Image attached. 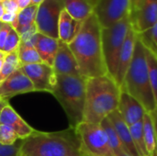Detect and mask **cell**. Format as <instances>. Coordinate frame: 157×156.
Wrapping results in <instances>:
<instances>
[{
	"label": "cell",
	"instance_id": "cell-42",
	"mask_svg": "<svg viewBox=\"0 0 157 156\" xmlns=\"http://www.w3.org/2000/svg\"><path fill=\"white\" fill-rule=\"evenodd\" d=\"M92 4H93V6H94V7H95V5H96V3H97V0H89Z\"/></svg>",
	"mask_w": 157,
	"mask_h": 156
},
{
	"label": "cell",
	"instance_id": "cell-2",
	"mask_svg": "<svg viewBox=\"0 0 157 156\" xmlns=\"http://www.w3.org/2000/svg\"><path fill=\"white\" fill-rule=\"evenodd\" d=\"M19 156H86L75 129L43 132L36 131L22 141Z\"/></svg>",
	"mask_w": 157,
	"mask_h": 156
},
{
	"label": "cell",
	"instance_id": "cell-10",
	"mask_svg": "<svg viewBox=\"0 0 157 156\" xmlns=\"http://www.w3.org/2000/svg\"><path fill=\"white\" fill-rule=\"evenodd\" d=\"M20 69L32 82L34 90L52 93L56 84V74L52 66L44 63L20 66Z\"/></svg>",
	"mask_w": 157,
	"mask_h": 156
},
{
	"label": "cell",
	"instance_id": "cell-25",
	"mask_svg": "<svg viewBox=\"0 0 157 156\" xmlns=\"http://www.w3.org/2000/svg\"><path fill=\"white\" fill-rule=\"evenodd\" d=\"M20 68V63L18 59L17 51L10 53H6L4 61V64L0 71V86L1 84L16 70Z\"/></svg>",
	"mask_w": 157,
	"mask_h": 156
},
{
	"label": "cell",
	"instance_id": "cell-3",
	"mask_svg": "<svg viewBox=\"0 0 157 156\" xmlns=\"http://www.w3.org/2000/svg\"><path fill=\"white\" fill-rule=\"evenodd\" d=\"M121 88L109 75L87 78L84 122L100 124L117 110Z\"/></svg>",
	"mask_w": 157,
	"mask_h": 156
},
{
	"label": "cell",
	"instance_id": "cell-30",
	"mask_svg": "<svg viewBox=\"0 0 157 156\" xmlns=\"http://www.w3.org/2000/svg\"><path fill=\"white\" fill-rule=\"evenodd\" d=\"M19 45H20V36L12 28L7 38H6V40L5 42L2 51H4L5 53H10L13 51H17L18 50Z\"/></svg>",
	"mask_w": 157,
	"mask_h": 156
},
{
	"label": "cell",
	"instance_id": "cell-16",
	"mask_svg": "<svg viewBox=\"0 0 157 156\" xmlns=\"http://www.w3.org/2000/svg\"><path fill=\"white\" fill-rule=\"evenodd\" d=\"M0 124L12 128L21 140H25L35 131V129L29 126L9 104L6 105L0 113Z\"/></svg>",
	"mask_w": 157,
	"mask_h": 156
},
{
	"label": "cell",
	"instance_id": "cell-31",
	"mask_svg": "<svg viewBox=\"0 0 157 156\" xmlns=\"http://www.w3.org/2000/svg\"><path fill=\"white\" fill-rule=\"evenodd\" d=\"M22 141L19 139L12 145H3L0 143V156H19Z\"/></svg>",
	"mask_w": 157,
	"mask_h": 156
},
{
	"label": "cell",
	"instance_id": "cell-36",
	"mask_svg": "<svg viewBox=\"0 0 157 156\" xmlns=\"http://www.w3.org/2000/svg\"><path fill=\"white\" fill-rule=\"evenodd\" d=\"M17 5L19 6V9H24L31 5V0H17Z\"/></svg>",
	"mask_w": 157,
	"mask_h": 156
},
{
	"label": "cell",
	"instance_id": "cell-39",
	"mask_svg": "<svg viewBox=\"0 0 157 156\" xmlns=\"http://www.w3.org/2000/svg\"><path fill=\"white\" fill-rule=\"evenodd\" d=\"M6 105H8V101L0 98V113H1V111H2V109H3Z\"/></svg>",
	"mask_w": 157,
	"mask_h": 156
},
{
	"label": "cell",
	"instance_id": "cell-43",
	"mask_svg": "<svg viewBox=\"0 0 157 156\" xmlns=\"http://www.w3.org/2000/svg\"><path fill=\"white\" fill-rule=\"evenodd\" d=\"M2 27H3V22H2V21H0V31H1Z\"/></svg>",
	"mask_w": 157,
	"mask_h": 156
},
{
	"label": "cell",
	"instance_id": "cell-34",
	"mask_svg": "<svg viewBox=\"0 0 157 156\" xmlns=\"http://www.w3.org/2000/svg\"><path fill=\"white\" fill-rule=\"evenodd\" d=\"M17 17V14L10 13V12H5L2 18H1V21L3 23H6V24H9L12 26L15 23Z\"/></svg>",
	"mask_w": 157,
	"mask_h": 156
},
{
	"label": "cell",
	"instance_id": "cell-28",
	"mask_svg": "<svg viewBox=\"0 0 157 156\" xmlns=\"http://www.w3.org/2000/svg\"><path fill=\"white\" fill-rule=\"evenodd\" d=\"M137 35L145 48L151 51L157 57V24L150 30Z\"/></svg>",
	"mask_w": 157,
	"mask_h": 156
},
{
	"label": "cell",
	"instance_id": "cell-11",
	"mask_svg": "<svg viewBox=\"0 0 157 156\" xmlns=\"http://www.w3.org/2000/svg\"><path fill=\"white\" fill-rule=\"evenodd\" d=\"M130 18L136 34L150 30L157 24V0H144L140 7L130 14Z\"/></svg>",
	"mask_w": 157,
	"mask_h": 156
},
{
	"label": "cell",
	"instance_id": "cell-13",
	"mask_svg": "<svg viewBox=\"0 0 157 156\" xmlns=\"http://www.w3.org/2000/svg\"><path fill=\"white\" fill-rule=\"evenodd\" d=\"M117 110L129 127L136 122L142 121L146 113V110L138 100L121 90Z\"/></svg>",
	"mask_w": 157,
	"mask_h": 156
},
{
	"label": "cell",
	"instance_id": "cell-17",
	"mask_svg": "<svg viewBox=\"0 0 157 156\" xmlns=\"http://www.w3.org/2000/svg\"><path fill=\"white\" fill-rule=\"evenodd\" d=\"M108 119L109 120L111 125L116 131L125 151L127 152L129 156H140L134 146L132 134L130 131V127L123 120V119L121 118L118 110H115L110 115H109Z\"/></svg>",
	"mask_w": 157,
	"mask_h": 156
},
{
	"label": "cell",
	"instance_id": "cell-14",
	"mask_svg": "<svg viewBox=\"0 0 157 156\" xmlns=\"http://www.w3.org/2000/svg\"><path fill=\"white\" fill-rule=\"evenodd\" d=\"M56 74H65L79 76L81 75L78 63L69 48V45L59 40V48L52 66Z\"/></svg>",
	"mask_w": 157,
	"mask_h": 156
},
{
	"label": "cell",
	"instance_id": "cell-40",
	"mask_svg": "<svg viewBox=\"0 0 157 156\" xmlns=\"http://www.w3.org/2000/svg\"><path fill=\"white\" fill-rule=\"evenodd\" d=\"M44 0H31V5H34V6H40Z\"/></svg>",
	"mask_w": 157,
	"mask_h": 156
},
{
	"label": "cell",
	"instance_id": "cell-23",
	"mask_svg": "<svg viewBox=\"0 0 157 156\" xmlns=\"http://www.w3.org/2000/svg\"><path fill=\"white\" fill-rule=\"evenodd\" d=\"M100 125L102 126V128L104 129V131L107 133L109 144V147H110L111 152L114 154V156H129L127 152L125 151L116 131L114 130L113 126L111 125L109 120L108 118H106L105 120H103L101 121Z\"/></svg>",
	"mask_w": 157,
	"mask_h": 156
},
{
	"label": "cell",
	"instance_id": "cell-18",
	"mask_svg": "<svg viewBox=\"0 0 157 156\" xmlns=\"http://www.w3.org/2000/svg\"><path fill=\"white\" fill-rule=\"evenodd\" d=\"M33 45L38 51L42 63L52 67L59 48V40L38 32L34 38Z\"/></svg>",
	"mask_w": 157,
	"mask_h": 156
},
{
	"label": "cell",
	"instance_id": "cell-33",
	"mask_svg": "<svg viewBox=\"0 0 157 156\" xmlns=\"http://www.w3.org/2000/svg\"><path fill=\"white\" fill-rule=\"evenodd\" d=\"M11 29H12L11 25L6 24V23H3V27H2L1 31H0V51L3 50V47L5 45V42L6 40V38H7Z\"/></svg>",
	"mask_w": 157,
	"mask_h": 156
},
{
	"label": "cell",
	"instance_id": "cell-4",
	"mask_svg": "<svg viewBox=\"0 0 157 156\" xmlns=\"http://www.w3.org/2000/svg\"><path fill=\"white\" fill-rule=\"evenodd\" d=\"M120 88L121 91L128 93L138 100L146 112L150 113L156 109V104L149 78L145 48L138 35L132 60Z\"/></svg>",
	"mask_w": 157,
	"mask_h": 156
},
{
	"label": "cell",
	"instance_id": "cell-35",
	"mask_svg": "<svg viewBox=\"0 0 157 156\" xmlns=\"http://www.w3.org/2000/svg\"><path fill=\"white\" fill-rule=\"evenodd\" d=\"M144 2V0H130V6H131V14L135 12L140 6L142 5V3Z\"/></svg>",
	"mask_w": 157,
	"mask_h": 156
},
{
	"label": "cell",
	"instance_id": "cell-5",
	"mask_svg": "<svg viewBox=\"0 0 157 156\" xmlns=\"http://www.w3.org/2000/svg\"><path fill=\"white\" fill-rule=\"evenodd\" d=\"M87 78L79 75L56 74V84L52 94L63 107L71 128H75L84 120Z\"/></svg>",
	"mask_w": 157,
	"mask_h": 156
},
{
	"label": "cell",
	"instance_id": "cell-37",
	"mask_svg": "<svg viewBox=\"0 0 157 156\" xmlns=\"http://www.w3.org/2000/svg\"><path fill=\"white\" fill-rule=\"evenodd\" d=\"M153 120H154V125H155V134H156V140H157V108L155 109L154 111L150 112Z\"/></svg>",
	"mask_w": 157,
	"mask_h": 156
},
{
	"label": "cell",
	"instance_id": "cell-7",
	"mask_svg": "<svg viewBox=\"0 0 157 156\" xmlns=\"http://www.w3.org/2000/svg\"><path fill=\"white\" fill-rule=\"evenodd\" d=\"M81 147L86 156H114L108 136L100 124L81 122L75 128Z\"/></svg>",
	"mask_w": 157,
	"mask_h": 156
},
{
	"label": "cell",
	"instance_id": "cell-1",
	"mask_svg": "<svg viewBox=\"0 0 157 156\" xmlns=\"http://www.w3.org/2000/svg\"><path fill=\"white\" fill-rule=\"evenodd\" d=\"M101 30L102 28L93 14L83 22L78 35L68 44L78 63L81 75L86 78L108 74L102 51Z\"/></svg>",
	"mask_w": 157,
	"mask_h": 156
},
{
	"label": "cell",
	"instance_id": "cell-21",
	"mask_svg": "<svg viewBox=\"0 0 157 156\" xmlns=\"http://www.w3.org/2000/svg\"><path fill=\"white\" fill-rule=\"evenodd\" d=\"M38 6H39L30 5L29 6L21 9L18 12L16 21L11 27L18 33L19 36L35 26V18Z\"/></svg>",
	"mask_w": 157,
	"mask_h": 156
},
{
	"label": "cell",
	"instance_id": "cell-19",
	"mask_svg": "<svg viewBox=\"0 0 157 156\" xmlns=\"http://www.w3.org/2000/svg\"><path fill=\"white\" fill-rule=\"evenodd\" d=\"M84 21L73 18L64 9L62 10L58 22L59 40L69 44L78 35Z\"/></svg>",
	"mask_w": 157,
	"mask_h": 156
},
{
	"label": "cell",
	"instance_id": "cell-15",
	"mask_svg": "<svg viewBox=\"0 0 157 156\" xmlns=\"http://www.w3.org/2000/svg\"><path fill=\"white\" fill-rule=\"evenodd\" d=\"M136 40H137V34L132 29H131L127 34V37L125 39V41L123 43V46L121 48V54L119 57L117 73L115 76V82L117 83L119 86H121L125 74L132 60Z\"/></svg>",
	"mask_w": 157,
	"mask_h": 156
},
{
	"label": "cell",
	"instance_id": "cell-24",
	"mask_svg": "<svg viewBox=\"0 0 157 156\" xmlns=\"http://www.w3.org/2000/svg\"><path fill=\"white\" fill-rule=\"evenodd\" d=\"M17 54H18L20 66L42 63L34 45L30 42L20 41V45L17 50Z\"/></svg>",
	"mask_w": 157,
	"mask_h": 156
},
{
	"label": "cell",
	"instance_id": "cell-32",
	"mask_svg": "<svg viewBox=\"0 0 157 156\" xmlns=\"http://www.w3.org/2000/svg\"><path fill=\"white\" fill-rule=\"evenodd\" d=\"M2 3H3L5 12H10V13L18 14V12L20 11L17 0H4Z\"/></svg>",
	"mask_w": 157,
	"mask_h": 156
},
{
	"label": "cell",
	"instance_id": "cell-38",
	"mask_svg": "<svg viewBox=\"0 0 157 156\" xmlns=\"http://www.w3.org/2000/svg\"><path fill=\"white\" fill-rule=\"evenodd\" d=\"M6 54V53H5L4 51H0V71H1L2 66H3V64H4V61H5Z\"/></svg>",
	"mask_w": 157,
	"mask_h": 156
},
{
	"label": "cell",
	"instance_id": "cell-27",
	"mask_svg": "<svg viewBox=\"0 0 157 156\" xmlns=\"http://www.w3.org/2000/svg\"><path fill=\"white\" fill-rule=\"evenodd\" d=\"M145 54H146V60H147V65H148L150 83H151V86H152V90L154 93L157 108V57L147 48H145Z\"/></svg>",
	"mask_w": 157,
	"mask_h": 156
},
{
	"label": "cell",
	"instance_id": "cell-29",
	"mask_svg": "<svg viewBox=\"0 0 157 156\" xmlns=\"http://www.w3.org/2000/svg\"><path fill=\"white\" fill-rule=\"evenodd\" d=\"M19 140L17 132L10 127L0 124V143L3 145H12Z\"/></svg>",
	"mask_w": 157,
	"mask_h": 156
},
{
	"label": "cell",
	"instance_id": "cell-20",
	"mask_svg": "<svg viewBox=\"0 0 157 156\" xmlns=\"http://www.w3.org/2000/svg\"><path fill=\"white\" fill-rule=\"evenodd\" d=\"M63 9L75 19L85 21L94 14V6L89 0H63Z\"/></svg>",
	"mask_w": 157,
	"mask_h": 156
},
{
	"label": "cell",
	"instance_id": "cell-6",
	"mask_svg": "<svg viewBox=\"0 0 157 156\" xmlns=\"http://www.w3.org/2000/svg\"><path fill=\"white\" fill-rule=\"evenodd\" d=\"M132 29L130 15L116 24L101 30L102 51L108 75L115 80L119 57L128 32Z\"/></svg>",
	"mask_w": 157,
	"mask_h": 156
},
{
	"label": "cell",
	"instance_id": "cell-12",
	"mask_svg": "<svg viewBox=\"0 0 157 156\" xmlns=\"http://www.w3.org/2000/svg\"><path fill=\"white\" fill-rule=\"evenodd\" d=\"M34 91L32 82L24 72L18 68L1 84L0 98L8 101L15 96Z\"/></svg>",
	"mask_w": 157,
	"mask_h": 156
},
{
	"label": "cell",
	"instance_id": "cell-8",
	"mask_svg": "<svg viewBox=\"0 0 157 156\" xmlns=\"http://www.w3.org/2000/svg\"><path fill=\"white\" fill-rule=\"evenodd\" d=\"M63 0H44L39 6L35 25L39 33L59 40L58 22L62 10Z\"/></svg>",
	"mask_w": 157,
	"mask_h": 156
},
{
	"label": "cell",
	"instance_id": "cell-26",
	"mask_svg": "<svg viewBox=\"0 0 157 156\" xmlns=\"http://www.w3.org/2000/svg\"><path fill=\"white\" fill-rule=\"evenodd\" d=\"M130 131L132 138L134 143V146L140 156H148L144 139V131H143V120L136 122L130 126Z\"/></svg>",
	"mask_w": 157,
	"mask_h": 156
},
{
	"label": "cell",
	"instance_id": "cell-44",
	"mask_svg": "<svg viewBox=\"0 0 157 156\" xmlns=\"http://www.w3.org/2000/svg\"><path fill=\"white\" fill-rule=\"evenodd\" d=\"M3 1H4V0H0V3H2Z\"/></svg>",
	"mask_w": 157,
	"mask_h": 156
},
{
	"label": "cell",
	"instance_id": "cell-41",
	"mask_svg": "<svg viewBox=\"0 0 157 156\" xmlns=\"http://www.w3.org/2000/svg\"><path fill=\"white\" fill-rule=\"evenodd\" d=\"M4 13H5V9L3 6V3H0V21H1V18H2Z\"/></svg>",
	"mask_w": 157,
	"mask_h": 156
},
{
	"label": "cell",
	"instance_id": "cell-22",
	"mask_svg": "<svg viewBox=\"0 0 157 156\" xmlns=\"http://www.w3.org/2000/svg\"><path fill=\"white\" fill-rule=\"evenodd\" d=\"M144 139L148 156H157V140L154 120L149 112H146L143 119Z\"/></svg>",
	"mask_w": 157,
	"mask_h": 156
},
{
	"label": "cell",
	"instance_id": "cell-9",
	"mask_svg": "<svg viewBox=\"0 0 157 156\" xmlns=\"http://www.w3.org/2000/svg\"><path fill=\"white\" fill-rule=\"evenodd\" d=\"M94 14L102 29L109 28L131 14L130 0H97Z\"/></svg>",
	"mask_w": 157,
	"mask_h": 156
}]
</instances>
